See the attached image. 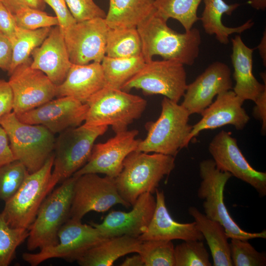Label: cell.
<instances>
[{
  "label": "cell",
  "mask_w": 266,
  "mask_h": 266,
  "mask_svg": "<svg viewBox=\"0 0 266 266\" xmlns=\"http://www.w3.org/2000/svg\"><path fill=\"white\" fill-rule=\"evenodd\" d=\"M138 253L145 266H175L174 246L171 240L141 241Z\"/></svg>",
  "instance_id": "cell-33"
},
{
  "label": "cell",
  "mask_w": 266,
  "mask_h": 266,
  "mask_svg": "<svg viewBox=\"0 0 266 266\" xmlns=\"http://www.w3.org/2000/svg\"><path fill=\"white\" fill-rule=\"evenodd\" d=\"M54 11L63 33L76 22L70 12L65 0H44Z\"/></svg>",
  "instance_id": "cell-40"
},
{
  "label": "cell",
  "mask_w": 266,
  "mask_h": 266,
  "mask_svg": "<svg viewBox=\"0 0 266 266\" xmlns=\"http://www.w3.org/2000/svg\"><path fill=\"white\" fill-rule=\"evenodd\" d=\"M54 153L36 171L29 173L16 193L5 202L1 213L12 228L29 230L39 209L51 192L49 180L53 167Z\"/></svg>",
  "instance_id": "cell-9"
},
{
  "label": "cell",
  "mask_w": 266,
  "mask_h": 266,
  "mask_svg": "<svg viewBox=\"0 0 266 266\" xmlns=\"http://www.w3.org/2000/svg\"><path fill=\"white\" fill-rule=\"evenodd\" d=\"M248 2L256 10H264L266 8V0H248Z\"/></svg>",
  "instance_id": "cell-49"
},
{
  "label": "cell",
  "mask_w": 266,
  "mask_h": 266,
  "mask_svg": "<svg viewBox=\"0 0 266 266\" xmlns=\"http://www.w3.org/2000/svg\"><path fill=\"white\" fill-rule=\"evenodd\" d=\"M56 245L40 250L36 253H24L23 259L32 266H36L52 258H62L68 262L77 261L86 251L105 238L91 224L70 218L61 227Z\"/></svg>",
  "instance_id": "cell-11"
},
{
  "label": "cell",
  "mask_w": 266,
  "mask_h": 266,
  "mask_svg": "<svg viewBox=\"0 0 266 266\" xmlns=\"http://www.w3.org/2000/svg\"><path fill=\"white\" fill-rule=\"evenodd\" d=\"M118 204L131 206L120 196L115 178L96 173L83 174L77 176L74 183L70 218L81 220L90 211L105 212Z\"/></svg>",
  "instance_id": "cell-12"
},
{
  "label": "cell",
  "mask_w": 266,
  "mask_h": 266,
  "mask_svg": "<svg viewBox=\"0 0 266 266\" xmlns=\"http://www.w3.org/2000/svg\"><path fill=\"white\" fill-rule=\"evenodd\" d=\"M17 29L14 15L0 1V32L11 41Z\"/></svg>",
  "instance_id": "cell-41"
},
{
  "label": "cell",
  "mask_w": 266,
  "mask_h": 266,
  "mask_svg": "<svg viewBox=\"0 0 266 266\" xmlns=\"http://www.w3.org/2000/svg\"><path fill=\"white\" fill-rule=\"evenodd\" d=\"M106 86L100 63L72 64L65 80L56 88V97H70L83 103Z\"/></svg>",
  "instance_id": "cell-23"
},
{
  "label": "cell",
  "mask_w": 266,
  "mask_h": 266,
  "mask_svg": "<svg viewBox=\"0 0 266 266\" xmlns=\"http://www.w3.org/2000/svg\"><path fill=\"white\" fill-rule=\"evenodd\" d=\"M76 177L64 180L61 186L48 195L41 204L36 218L29 229L27 249L33 251L58 243V233L70 218L73 190Z\"/></svg>",
  "instance_id": "cell-8"
},
{
  "label": "cell",
  "mask_w": 266,
  "mask_h": 266,
  "mask_svg": "<svg viewBox=\"0 0 266 266\" xmlns=\"http://www.w3.org/2000/svg\"><path fill=\"white\" fill-rule=\"evenodd\" d=\"M155 10L154 0H109L104 19L110 28L136 27Z\"/></svg>",
  "instance_id": "cell-28"
},
{
  "label": "cell",
  "mask_w": 266,
  "mask_h": 266,
  "mask_svg": "<svg viewBox=\"0 0 266 266\" xmlns=\"http://www.w3.org/2000/svg\"><path fill=\"white\" fill-rule=\"evenodd\" d=\"M13 97L8 81L0 79V121L3 116L13 109Z\"/></svg>",
  "instance_id": "cell-42"
},
{
  "label": "cell",
  "mask_w": 266,
  "mask_h": 266,
  "mask_svg": "<svg viewBox=\"0 0 266 266\" xmlns=\"http://www.w3.org/2000/svg\"><path fill=\"white\" fill-rule=\"evenodd\" d=\"M107 126L84 124L61 132L56 139L53 170L49 180L52 191L55 185L72 176L88 162L95 140L104 134Z\"/></svg>",
  "instance_id": "cell-6"
},
{
  "label": "cell",
  "mask_w": 266,
  "mask_h": 266,
  "mask_svg": "<svg viewBox=\"0 0 266 266\" xmlns=\"http://www.w3.org/2000/svg\"><path fill=\"white\" fill-rule=\"evenodd\" d=\"M14 16L17 27L24 29L36 30L59 25L56 16H50L43 10L30 7L21 9Z\"/></svg>",
  "instance_id": "cell-38"
},
{
  "label": "cell",
  "mask_w": 266,
  "mask_h": 266,
  "mask_svg": "<svg viewBox=\"0 0 266 266\" xmlns=\"http://www.w3.org/2000/svg\"><path fill=\"white\" fill-rule=\"evenodd\" d=\"M141 241L126 235L105 238L86 251L77 261L81 266H111L119 258L138 253Z\"/></svg>",
  "instance_id": "cell-25"
},
{
  "label": "cell",
  "mask_w": 266,
  "mask_h": 266,
  "mask_svg": "<svg viewBox=\"0 0 266 266\" xmlns=\"http://www.w3.org/2000/svg\"><path fill=\"white\" fill-rule=\"evenodd\" d=\"M51 27L36 30H27L18 27L16 35L11 41L12 57L11 66L8 72L10 75L19 65L30 58L33 50L41 45L48 35Z\"/></svg>",
  "instance_id": "cell-31"
},
{
  "label": "cell",
  "mask_w": 266,
  "mask_h": 266,
  "mask_svg": "<svg viewBox=\"0 0 266 266\" xmlns=\"http://www.w3.org/2000/svg\"><path fill=\"white\" fill-rule=\"evenodd\" d=\"M190 115L181 104L164 97L159 118L145 124L147 136L140 140L136 150L175 157L180 150L187 147L186 140L192 128L188 123Z\"/></svg>",
  "instance_id": "cell-3"
},
{
  "label": "cell",
  "mask_w": 266,
  "mask_h": 266,
  "mask_svg": "<svg viewBox=\"0 0 266 266\" xmlns=\"http://www.w3.org/2000/svg\"><path fill=\"white\" fill-rule=\"evenodd\" d=\"M201 179L197 196L203 200L204 214L209 219L219 222L224 228L228 237L242 240L266 238V231L249 233L240 228L233 219L224 201L225 185L232 176L231 173L218 169L213 159H206L199 165Z\"/></svg>",
  "instance_id": "cell-7"
},
{
  "label": "cell",
  "mask_w": 266,
  "mask_h": 266,
  "mask_svg": "<svg viewBox=\"0 0 266 266\" xmlns=\"http://www.w3.org/2000/svg\"><path fill=\"white\" fill-rule=\"evenodd\" d=\"M208 151L218 169L249 184L260 197L266 195V173L250 165L231 133L223 130L219 132L209 143Z\"/></svg>",
  "instance_id": "cell-15"
},
{
  "label": "cell",
  "mask_w": 266,
  "mask_h": 266,
  "mask_svg": "<svg viewBox=\"0 0 266 266\" xmlns=\"http://www.w3.org/2000/svg\"><path fill=\"white\" fill-rule=\"evenodd\" d=\"M28 235V230L10 227L0 213V266L10 264L17 248Z\"/></svg>",
  "instance_id": "cell-34"
},
{
  "label": "cell",
  "mask_w": 266,
  "mask_h": 266,
  "mask_svg": "<svg viewBox=\"0 0 266 266\" xmlns=\"http://www.w3.org/2000/svg\"><path fill=\"white\" fill-rule=\"evenodd\" d=\"M204 6L201 16L200 18L204 32L209 35H215L221 43L227 44L229 36L234 33H241L251 29L254 22L249 20L237 27H228L222 21L224 14L231 15L240 4L237 3L228 4L224 0H202Z\"/></svg>",
  "instance_id": "cell-26"
},
{
  "label": "cell",
  "mask_w": 266,
  "mask_h": 266,
  "mask_svg": "<svg viewBox=\"0 0 266 266\" xmlns=\"http://www.w3.org/2000/svg\"><path fill=\"white\" fill-rule=\"evenodd\" d=\"M0 125L7 134L15 160L23 164L29 173L39 169L54 153V134L44 126L23 123L13 112L3 116Z\"/></svg>",
  "instance_id": "cell-4"
},
{
  "label": "cell",
  "mask_w": 266,
  "mask_h": 266,
  "mask_svg": "<svg viewBox=\"0 0 266 266\" xmlns=\"http://www.w3.org/2000/svg\"><path fill=\"white\" fill-rule=\"evenodd\" d=\"M189 214L194 219L210 248L214 266H233L231 257L230 243L224 227L218 222L207 218L199 209L191 206Z\"/></svg>",
  "instance_id": "cell-27"
},
{
  "label": "cell",
  "mask_w": 266,
  "mask_h": 266,
  "mask_svg": "<svg viewBox=\"0 0 266 266\" xmlns=\"http://www.w3.org/2000/svg\"></svg>",
  "instance_id": "cell-50"
},
{
  "label": "cell",
  "mask_w": 266,
  "mask_h": 266,
  "mask_svg": "<svg viewBox=\"0 0 266 266\" xmlns=\"http://www.w3.org/2000/svg\"><path fill=\"white\" fill-rule=\"evenodd\" d=\"M31 55V67L42 71L57 86L65 80L72 65L64 33L59 26L51 28L47 36Z\"/></svg>",
  "instance_id": "cell-21"
},
{
  "label": "cell",
  "mask_w": 266,
  "mask_h": 266,
  "mask_svg": "<svg viewBox=\"0 0 266 266\" xmlns=\"http://www.w3.org/2000/svg\"><path fill=\"white\" fill-rule=\"evenodd\" d=\"M233 88L231 70L228 66L216 61L187 85L181 104L190 115H201L218 94Z\"/></svg>",
  "instance_id": "cell-18"
},
{
  "label": "cell",
  "mask_w": 266,
  "mask_h": 266,
  "mask_svg": "<svg viewBox=\"0 0 266 266\" xmlns=\"http://www.w3.org/2000/svg\"><path fill=\"white\" fill-rule=\"evenodd\" d=\"M184 65L173 60L153 61L145 63L121 90L140 89L148 95H162L175 102L183 97L187 87Z\"/></svg>",
  "instance_id": "cell-10"
},
{
  "label": "cell",
  "mask_w": 266,
  "mask_h": 266,
  "mask_svg": "<svg viewBox=\"0 0 266 266\" xmlns=\"http://www.w3.org/2000/svg\"><path fill=\"white\" fill-rule=\"evenodd\" d=\"M86 103L88 109L83 124L111 126L115 133L127 130L130 124L140 117L147 106L146 100L138 96L107 86Z\"/></svg>",
  "instance_id": "cell-5"
},
{
  "label": "cell",
  "mask_w": 266,
  "mask_h": 266,
  "mask_svg": "<svg viewBox=\"0 0 266 266\" xmlns=\"http://www.w3.org/2000/svg\"><path fill=\"white\" fill-rule=\"evenodd\" d=\"M88 109L86 103L72 97H62L16 116L23 123L42 125L55 134L80 126Z\"/></svg>",
  "instance_id": "cell-17"
},
{
  "label": "cell",
  "mask_w": 266,
  "mask_h": 266,
  "mask_svg": "<svg viewBox=\"0 0 266 266\" xmlns=\"http://www.w3.org/2000/svg\"><path fill=\"white\" fill-rule=\"evenodd\" d=\"M231 40V60L234 69L233 76L235 82L233 91L244 101L251 100L254 102L266 89V81L265 84H261L253 73L254 49L248 47L239 35H235Z\"/></svg>",
  "instance_id": "cell-24"
},
{
  "label": "cell",
  "mask_w": 266,
  "mask_h": 266,
  "mask_svg": "<svg viewBox=\"0 0 266 266\" xmlns=\"http://www.w3.org/2000/svg\"><path fill=\"white\" fill-rule=\"evenodd\" d=\"M29 174L24 165L17 160L0 166V200L5 202L10 199Z\"/></svg>",
  "instance_id": "cell-36"
},
{
  "label": "cell",
  "mask_w": 266,
  "mask_h": 266,
  "mask_svg": "<svg viewBox=\"0 0 266 266\" xmlns=\"http://www.w3.org/2000/svg\"><path fill=\"white\" fill-rule=\"evenodd\" d=\"M175 166V157L160 153L138 151L125 159L122 169L115 178L117 191L131 206L141 195L155 193L160 182Z\"/></svg>",
  "instance_id": "cell-2"
},
{
  "label": "cell",
  "mask_w": 266,
  "mask_h": 266,
  "mask_svg": "<svg viewBox=\"0 0 266 266\" xmlns=\"http://www.w3.org/2000/svg\"><path fill=\"white\" fill-rule=\"evenodd\" d=\"M0 1L13 15L25 7L43 10L46 7L44 0H0Z\"/></svg>",
  "instance_id": "cell-43"
},
{
  "label": "cell",
  "mask_w": 266,
  "mask_h": 266,
  "mask_svg": "<svg viewBox=\"0 0 266 266\" xmlns=\"http://www.w3.org/2000/svg\"><path fill=\"white\" fill-rule=\"evenodd\" d=\"M229 243L233 266H266L265 253L256 250L248 240L231 238Z\"/></svg>",
  "instance_id": "cell-37"
},
{
  "label": "cell",
  "mask_w": 266,
  "mask_h": 266,
  "mask_svg": "<svg viewBox=\"0 0 266 266\" xmlns=\"http://www.w3.org/2000/svg\"><path fill=\"white\" fill-rule=\"evenodd\" d=\"M76 22L95 18H105L104 11L93 0H65Z\"/></svg>",
  "instance_id": "cell-39"
},
{
  "label": "cell",
  "mask_w": 266,
  "mask_h": 266,
  "mask_svg": "<svg viewBox=\"0 0 266 266\" xmlns=\"http://www.w3.org/2000/svg\"><path fill=\"white\" fill-rule=\"evenodd\" d=\"M140 55H142V44L136 27L109 29L106 39L105 56L128 58Z\"/></svg>",
  "instance_id": "cell-30"
},
{
  "label": "cell",
  "mask_w": 266,
  "mask_h": 266,
  "mask_svg": "<svg viewBox=\"0 0 266 266\" xmlns=\"http://www.w3.org/2000/svg\"><path fill=\"white\" fill-rule=\"evenodd\" d=\"M156 207L152 194L140 195L129 212L113 210L102 223H90L105 238L123 235L137 238L146 230Z\"/></svg>",
  "instance_id": "cell-19"
},
{
  "label": "cell",
  "mask_w": 266,
  "mask_h": 266,
  "mask_svg": "<svg viewBox=\"0 0 266 266\" xmlns=\"http://www.w3.org/2000/svg\"><path fill=\"white\" fill-rule=\"evenodd\" d=\"M202 0H154L156 12L166 20H177L185 31L190 30L200 20L197 15L199 6Z\"/></svg>",
  "instance_id": "cell-32"
},
{
  "label": "cell",
  "mask_w": 266,
  "mask_h": 266,
  "mask_svg": "<svg viewBox=\"0 0 266 266\" xmlns=\"http://www.w3.org/2000/svg\"><path fill=\"white\" fill-rule=\"evenodd\" d=\"M120 266H144V263L141 256L138 253H137L136 255L126 258Z\"/></svg>",
  "instance_id": "cell-47"
},
{
  "label": "cell",
  "mask_w": 266,
  "mask_h": 266,
  "mask_svg": "<svg viewBox=\"0 0 266 266\" xmlns=\"http://www.w3.org/2000/svg\"><path fill=\"white\" fill-rule=\"evenodd\" d=\"M175 266H211L203 241L188 240L174 247Z\"/></svg>",
  "instance_id": "cell-35"
},
{
  "label": "cell",
  "mask_w": 266,
  "mask_h": 266,
  "mask_svg": "<svg viewBox=\"0 0 266 266\" xmlns=\"http://www.w3.org/2000/svg\"><path fill=\"white\" fill-rule=\"evenodd\" d=\"M266 31L263 34V36L257 48L258 49L261 57L263 60L264 65H266Z\"/></svg>",
  "instance_id": "cell-48"
},
{
  "label": "cell",
  "mask_w": 266,
  "mask_h": 266,
  "mask_svg": "<svg viewBox=\"0 0 266 266\" xmlns=\"http://www.w3.org/2000/svg\"><path fill=\"white\" fill-rule=\"evenodd\" d=\"M138 131L126 130L104 143L94 145L91 156L86 164L72 176L87 173H101L115 178L121 172L125 158L136 150L140 139H136Z\"/></svg>",
  "instance_id": "cell-16"
},
{
  "label": "cell",
  "mask_w": 266,
  "mask_h": 266,
  "mask_svg": "<svg viewBox=\"0 0 266 266\" xmlns=\"http://www.w3.org/2000/svg\"><path fill=\"white\" fill-rule=\"evenodd\" d=\"M145 63L142 55L128 58H112L105 56L100 64L106 86L121 89L141 70Z\"/></svg>",
  "instance_id": "cell-29"
},
{
  "label": "cell",
  "mask_w": 266,
  "mask_h": 266,
  "mask_svg": "<svg viewBox=\"0 0 266 266\" xmlns=\"http://www.w3.org/2000/svg\"><path fill=\"white\" fill-rule=\"evenodd\" d=\"M14 160L7 134L0 125V166Z\"/></svg>",
  "instance_id": "cell-46"
},
{
  "label": "cell",
  "mask_w": 266,
  "mask_h": 266,
  "mask_svg": "<svg viewBox=\"0 0 266 266\" xmlns=\"http://www.w3.org/2000/svg\"><path fill=\"white\" fill-rule=\"evenodd\" d=\"M253 108L254 117L262 121V132L264 134L266 132V89L258 97Z\"/></svg>",
  "instance_id": "cell-45"
},
{
  "label": "cell",
  "mask_w": 266,
  "mask_h": 266,
  "mask_svg": "<svg viewBox=\"0 0 266 266\" xmlns=\"http://www.w3.org/2000/svg\"><path fill=\"white\" fill-rule=\"evenodd\" d=\"M156 207L151 221L145 232L137 237L140 241L148 240L184 241L204 240L196 222L180 223L170 216L166 204L163 191H155Z\"/></svg>",
  "instance_id": "cell-22"
},
{
  "label": "cell",
  "mask_w": 266,
  "mask_h": 266,
  "mask_svg": "<svg viewBox=\"0 0 266 266\" xmlns=\"http://www.w3.org/2000/svg\"><path fill=\"white\" fill-rule=\"evenodd\" d=\"M32 59L18 66L8 81L12 91L13 112L16 115L37 107L56 97L55 85L41 70L31 66Z\"/></svg>",
  "instance_id": "cell-13"
},
{
  "label": "cell",
  "mask_w": 266,
  "mask_h": 266,
  "mask_svg": "<svg viewBox=\"0 0 266 266\" xmlns=\"http://www.w3.org/2000/svg\"><path fill=\"white\" fill-rule=\"evenodd\" d=\"M110 28L104 18H95L79 22L64 32L70 62L86 65L91 61L101 63L105 56L107 33Z\"/></svg>",
  "instance_id": "cell-14"
},
{
  "label": "cell",
  "mask_w": 266,
  "mask_h": 266,
  "mask_svg": "<svg viewBox=\"0 0 266 266\" xmlns=\"http://www.w3.org/2000/svg\"><path fill=\"white\" fill-rule=\"evenodd\" d=\"M12 46L10 39L0 32V68L7 72L11 66Z\"/></svg>",
  "instance_id": "cell-44"
},
{
  "label": "cell",
  "mask_w": 266,
  "mask_h": 266,
  "mask_svg": "<svg viewBox=\"0 0 266 266\" xmlns=\"http://www.w3.org/2000/svg\"><path fill=\"white\" fill-rule=\"evenodd\" d=\"M244 101L233 91L229 90L217 96L216 99L203 111L201 119L194 125L186 140V147L200 133L226 125H232L237 130H243L250 117L242 107Z\"/></svg>",
  "instance_id": "cell-20"
},
{
  "label": "cell",
  "mask_w": 266,
  "mask_h": 266,
  "mask_svg": "<svg viewBox=\"0 0 266 266\" xmlns=\"http://www.w3.org/2000/svg\"><path fill=\"white\" fill-rule=\"evenodd\" d=\"M167 21L155 10L136 27L146 63L159 55L164 60L193 65L199 56L201 42L199 30L192 28L184 33H177L167 26Z\"/></svg>",
  "instance_id": "cell-1"
}]
</instances>
